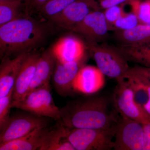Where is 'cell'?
<instances>
[{
	"label": "cell",
	"instance_id": "obj_24",
	"mask_svg": "<svg viewBox=\"0 0 150 150\" xmlns=\"http://www.w3.org/2000/svg\"><path fill=\"white\" fill-rule=\"evenodd\" d=\"M76 0H48L40 9V13L47 17H53L60 13Z\"/></svg>",
	"mask_w": 150,
	"mask_h": 150
},
{
	"label": "cell",
	"instance_id": "obj_27",
	"mask_svg": "<svg viewBox=\"0 0 150 150\" xmlns=\"http://www.w3.org/2000/svg\"><path fill=\"white\" fill-rule=\"evenodd\" d=\"M126 5V4H124L113 6L103 11L110 31H112V26L115 22L126 12L124 7Z\"/></svg>",
	"mask_w": 150,
	"mask_h": 150
},
{
	"label": "cell",
	"instance_id": "obj_31",
	"mask_svg": "<svg viewBox=\"0 0 150 150\" xmlns=\"http://www.w3.org/2000/svg\"><path fill=\"white\" fill-rule=\"evenodd\" d=\"M141 71L150 81V68H147L138 65Z\"/></svg>",
	"mask_w": 150,
	"mask_h": 150
},
{
	"label": "cell",
	"instance_id": "obj_23",
	"mask_svg": "<svg viewBox=\"0 0 150 150\" xmlns=\"http://www.w3.org/2000/svg\"><path fill=\"white\" fill-rule=\"evenodd\" d=\"M126 4L130 6L141 23L150 24V0H128Z\"/></svg>",
	"mask_w": 150,
	"mask_h": 150
},
{
	"label": "cell",
	"instance_id": "obj_8",
	"mask_svg": "<svg viewBox=\"0 0 150 150\" xmlns=\"http://www.w3.org/2000/svg\"><path fill=\"white\" fill-rule=\"evenodd\" d=\"M114 137V150H143L144 134L142 123L121 117Z\"/></svg>",
	"mask_w": 150,
	"mask_h": 150
},
{
	"label": "cell",
	"instance_id": "obj_7",
	"mask_svg": "<svg viewBox=\"0 0 150 150\" xmlns=\"http://www.w3.org/2000/svg\"><path fill=\"white\" fill-rule=\"evenodd\" d=\"M48 124L46 117L29 112L11 116L4 129L0 131V144L21 138L38 128L47 127Z\"/></svg>",
	"mask_w": 150,
	"mask_h": 150
},
{
	"label": "cell",
	"instance_id": "obj_30",
	"mask_svg": "<svg viewBox=\"0 0 150 150\" xmlns=\"http://www.w3.org/2000/svg\"><path fill=\"white\" fill-rule=\"evenodd\" d=\"M48 0H28L26 4L28 9H34L39 11Z\"/></svg>",
	"mask_w": 150,
	"mask_h": 150
},
{
	"label": "cell",
	"instance_id": "obj_32",
	"mask_svg": "<svg viewBox=\"0 0 150 150\" xmlns=\"http://www.w3.org/2000/svg\"><path fill=\"white\" fill-rule=\"evenodd\" d=\"M0 1H14V0H0Z\"/></svg>",
	"mask_w": 150,
	"mask_h": 150
},
{
	"label": "cell",
	"instance_id": "obj_26",
	"mask_svg": "<svg viewBox=\"0 0 150 150\" xmlns=\"http://www.w3.org/2000/svg\"><path fill=\"white\" fill-rule=\"evenodd\" d=\"M13 90V88L6 96L0 98V131L4 129L10 119Z\"/></svg>",
	"mask_w": 150,
	"mask_h": 150
},
{
	"label": "cell",
	"instance_id": "obj_25",
	"mask_svg": "<svg viewBox=\"0 0 150 150\" xmlns=\"http://www.w3.org/2000/svg\"><path fill=\"white\" fill-rule=\"evenodd\" d=\"M140 23L139 18L134 12H126L115 22L112 26V31L128 30L134 28Z\"/></svg>",
	"mask_w": 150,
	"mask_h": 150
},
{
	"label": "cell",
	"instance_id": "obj_21",
	"mask_svg": "<svg viewBox=\"0 0 150 150\" xmlns=\"http://www.w3.org/2000/svg\"><path fill=\"white\" fill-rule=\"evenodd\" d=\"M113 37L120 44H134L150 40V24L140 23L128 30L114 31Z\"/></svg>",
	"mask_w": 150,
	"mask_h": 150
},
{
	"label": "cell",
	"instance_id": "obj_1",
	"mask_svg": "<svg viewBox=\"0 0 150 150\" xmlns=\"http://www.w3.org/2000/svg\"><path fill=\"white\" fill-rule=\"evenodd\" d=\"M60 111L58 121L69 129H111L116 127L121 118L112 100L105 96L75 100L60 108Z\"/></svg>",
	"mask_w": 150,
	"mask_h": 150
},
{
	"label": "cell",
	"instance_id": "obj_3",
	"mask_svg": "<svg viewBox=\"0 0 150 150\" xmlns=\"http://www.w3.org/2000/svg\"><path fill=\"white\" fill-rule=\"evenodd\" d=\"M86 46L97 67L104 76L117 81L123 79L130 67L128 61L116 46L105 42Z\"/></svg>",
	"mask_w": 150,
	"mask_h": 150
},
{
	"label": "cell",
	"instance_id": "obj_10",
	"mask_svg": "<svg viewBox=\"0 0 150 150\" xmlns=\"http://www.w3.org/2000/svg\"><path fill=\"white\" fill-rule=\"evenodd\" d=\"M96 10H101L96 0H76L51 19L61 27L71 30Z\"/></svg>",
	"mask_w": 150,
	"mask_h": 150
},
{
	"label": "cell",
	"instance_id": "obj_2",
	"mask_svg": "<svg viewBox=\"0 0 150 150\" xmlns=\"http://www.w3.org/2000/svg\"><path fill=\"white\" fill-rule=\"evenodd\" d=\"M45 25L30 17H21L0 26L1 56L21 54L35 48L46 37Z\"/></svg>",
	"mask_w": 150,
	"mask_h": 150
},
{
	"label": "cell",
	"instance_id": "obj_20",
	"mask_svg": "<svg viewBox=\"0 0 150 150\" xmlns=\"http://www.w3.org/2000/svg\"><path fill=\"white\" fill-rule=\"evenodd\" d=\"M48 127L38 128L17 139L0 144V150H40Z\"/></svg>",
	"mask_w": 150,
	"mask_h": 150
},
{
	"label": "cell",
	"instance_id": "obj_11",
	"mask_svg": "<svg viewBox=\"0 0 150 150\" xmlns=\"http://www.w3.org/2000/svg\"><path fill=\"white\" fill-rule=\"evenodd\" d=\"M86 59L77 62L62 63L56 60L52 76L53 84L57 92L63 96H69L74 91V83Z\"/></svg>",
	"mask_w": 150,
	"mask_h": 150
},
{
	"label": "cell",
	"instance_id": "obj_6",
	"mask_svg": "<svg viewBox=\"0 0 150 150\" xmlns=\"http://www.w3.org/2000/svg\"><path fill=\"white\" fill-rule=\"evenodd\" d=\"M117 82L112 100L120 116L142 123L150 121L144 109L136 102L134 92L127 81L123 79Z\"/></svg>",
	"mask_w": 150,
	"mask_h": 150
},
{
	"label": "cell",
	"instance_id": "obj_22",
	"mask_svg": "<svg viewBox=\"0 0 150 150\" xmlns=\"http://www.w3.org/2000/svg\"><path fill=\"white\" fill-rule=\"evenodd\" d=\"M22 1H0V26L21 17Z\"/></svg>",
	"mask_w": 150,
	"mask_h": 150
},
{
	"label": "cell",
	"instance_id": "obj_5",
	"mask_svg": "<svg viewBox=\"0 0 150 150\" xmlns=\"http://www.w3.org/2000/svg\"><path fill=\"white\" fill-rule=\"evenodd\" d=\"M67 138L76 150H110L113 149L115 129H69Z\"/></svg>",
	"mask_w": 150,
	"mask_h": 150
},
{
	"label": "cell",
	"instance_id": "obj_16",
	"mask_svg": "<svg viewBox=\"0 0 150 150\" xmlns=\"http://www.w3.org/2000/svg\"><path fill=\"white\" fill-rule=\"evenodd\" d=\"M29 53H22L12 59L4 58L0 67V98L7 95L13 88L23 63Z\"/></svg>",
	"mask_w": 150,
	"mask_h": 150
},
{
	"label": "cell",
	"instance_id": "obj_19",
	"mask_svg": "<svg viewBox=\"0 0 150 150\" xmlns=\"http://www.w3.org/2000/svg\"><path fill=\"white\" fill-rule=\"evenodd\" d=\"M128 62L150 68V40L134 44H119L116 46Z\"/></svg>",
	"mask_w": 150,
	"mask_h": 150
},
{
	"label": "cell",
	"instance_id": "obj_13",
	"mask_svg": "<svg viewBox=\"0 0 150 150\" xmlns=\"http://www.w3.org/2000/svg\"><path fill=\"white\" fill-rule=\"evenodd\" d=\"M123 79L134 92L136 102L142 106L150 119V81L141 71L138 65L130 67Z\"/></svg>",
	"mask_w": 150,
	"mask_h": 150
},
{
	"label": "cell",
	"instance_id": "obj_29",
	"mask_svg": "<svg viewBox=\"0 0 150 150\" xmlns=\"http://www.w3.org/2000/svg\"><path fill=\"white\" fill-rule=\"evenodd\" d=\"M142 124L144 134L143 150H150V121Z\"/></svg>",
	"mask_w": 150,
	"mask_h": 150
},
{
	"label": "cell",
	"instance_id": "obj_9",
	"mask_svg": "<svg viewBox=\"0 0 150 150\" xmlns=\"http://www.w3.org/2000/svg\"><path fill=\"white\" fill-rule=\"evenodd\" d=\"M71 30L82 35L86 40V45L105 42L109 38L110 31L103 11L101 10L92 12Z\"/></svg>",
	"mask_w": 150,
	"mask_h": 150
},
{
	"label": "cell",
	"instance_id": "obj_14",
	"mask_svg": "<svg viewBox=\"0 0 150 150\" xmlns=\"http://www.w3.org/2000/svg\"><path fill=\"white\" fill-rule=\"evenodd\" d=\"M104 76L97 67L84 65L75 78L74 90L87 95L96 93L104 86Z\"/></svg>",
	"mask_w": 150,
	"mask_h": 150
},
{
	"label": "cell",
	"instance_id": "obj_28",
	"mask_svg": "<svg viewBox=\"0 0 150 150\" xmlns=\"http://www.w3.org/2000/svg\"><path fill=\"white\" fill-rule=\"evenodd\" d=\"M102 11L118 5L126 4L128 0H96Z\"/></svg>",
	"mask_w": 150,
	"mask_h": 150
},
{
	"label": "cell",
	"instance_id": "obj_4",
	"mask_svg": "<svg viewBox=\"0 0 150 150\" xmlns=\"http://www.w3.org/2000/svg\"><path fill=\"white\" fill-rule=\"evenodd\" d=\"M12 108H17L40 117L61 118L60 108L54 103L50 84L29 92L23 99L12 101Z\"/></svg>",
	"mask_w": 150,
	"mask_h": 150
},
{
	"label": "cell",
	"instance_id": "obj_33",
	"mask_svg": "<svg viewBox=\"0 0 150 150\" xmlns=\"http://www.w3.org/2000/svg\"><path fill=\"white\" fill-rule=\"evenodd\" d=\"M25 1V3H26V2H27L28 1V0H24Z\"/></svg>",
	"mask_w": 150,
	"mask_h": 150
},
{
	"label": "cell",
	"instance_id": "obj_18",
	"mask_svg": "<svg viewBox=\"0 0 150 150\" xmlns=\"http://www.w3.org/2000/svg\"><path fill=\"white\" fill-rule=\"evenodd\" d=\"M40 150H76L67 138V128L58 121L48 128Z\"/></svg>",
	"mask_w": 150,
	"mask_h": 150
},
{
	"label": "cell",
	"instance_id": "obj_12",
	"mask_svg": "<svg viewBox=\"0 0 150 150\" xmlns=\"http://www.w3.org/2000/svg\"><path fill=\"white\" fill-rule=\"evenodd\" d=\"M56 60L62 63L77 62L86 58V44L73 35L62 37L51 49Z\"/></svg>",
	"mask_w": 150,
	"mask_h": 150
},
{
	"label": "cell",
	"instance_id": "obj_17",
	"mask_svg": "<svg viewBox=\"0 0 150 150\" xmlns=\"http://www.w3.org/2000/svg\"><path fill=\"white\" fill-rule=\"evenodd\" d=\"M56 63V58L51 50L45 51L40 55L28 92L42 86L50 84V81L54 74Z\"/></svg>",
	"mask_w": 150,
	"mask_h": 150
},
{
	"label": "cell",
	"instance_id": "obj_15",
	"mask_svg": "<svg viewBox=\"0 0 150 150\" xmlns=\"http://www.w3.org/2000/svg\"><path fill=\"white\" fill-rule=\"evenodd\" d=\"M40 56L30 52L25 59L14 86L12 101L21 100L28 93Z\"/></svg>",
	"mask_w": 150,
	"mask_h": 150
}]
</instances>
